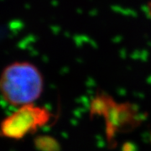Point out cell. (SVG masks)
<instances>
[{"mask_svg":"<svg viewBox=\"0 0 151 151\" xmlns=\"http://www.w3.org/2000/svg\"><path fill=\"white\" fill-rule=\"evenodd\" d=\"M43 89L42 74L29 62H14L3 70L0 76L1 94L14 106L31 104L40 97Z\"/></svg>","mask_w":151,"mask_h":151,"instance_id":"6da1fadb","label":"cell"},{"mask_svg":"<svg viewBox=\"0 0 151 151\" xmlns=\"http://www.w3.org/2000/svg\"><path fill=\"white\" fill-rule=\"evenodd\" d=\"M47 109L32 104L24 105L15 113L3 120L0 130L4 136L14 139H20L47 124L50 119Z\"/></svg>","mask_w":151,"mask_h":151,"instance_id":"7a4b0ae2","label":"cell"},{"mask_svg":"<svg viewBox=\"0 0 151 151\" xmlns=\"http://www.w3.org/2000/svg\"><path fill=\"white\" fill-rule=\"evenodd\" d=\"M106 123V133L109 142L119 133L129 132L140 123L139 115L130 103H117L111 99L103 113Z\"/></svg>","mask_w":151,"mask_h":151,"instance_id":"3957f363","label":"cell"},{"mask_svg":"<svg viewBox=\"0 0 151 151\" xmlns=\"http://www.w3.org/2000/svg\"><path fill=\"white\" fill-rule=\"evenodd\" d=\"M35 145L40 151H59L57 141L50 136H39L35 139Z\"/></svg>","mask_w":151,"mask_h":151,"instance_id":"277c9868","label":"cell"},{"mask_svg":"<svg viewBox=\"0 0 151 151\" xmlns=\"http://www.w3.org/2000/svg\"><path fill=\"white\" fill-rule=\"evenodd\" d=\"M147 13H148V15L151 19V0L149 1L148 3V5H147Z\"/></svg>","mask_w":151,"mask_h":151,"instance_id":"5b68a950","label":"cell"}]
</instances>
